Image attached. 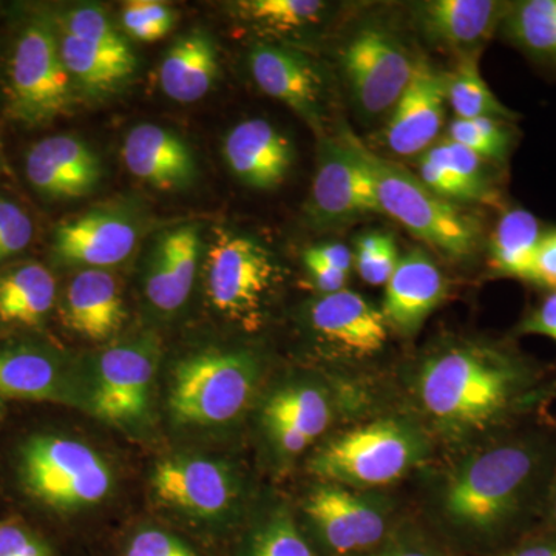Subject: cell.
<instances>
[{
	"instance_id": "4316f807",
	"label": "cell",
	"mask_w": 556,
	"mask_h": 556,
	"mask_svg": "<svg viewBox=\"0 0 556 556\" xmlns=\"http://www.w3.org/2000/svg\"><path fill=\"white\" fill-rule=\"evenodd\" d=\"M218 75V54L207 33L193 30L175 40L161 62L160 83L170 100L190 104L206 97Z\"/></svg>"
},
{
	"instance_id": "e575fe53",
	"label": "cell",
	"mask_w": 556,
	"mask_h": 556,
	"mask_svg": "<svg viewBox=\"0 0 556 556\" xmlns=\"http://www.w3.org/2000/svg\"><path fill=\"white\" fill-rule=\"evenodd\" d=\"M450 141L463 146L479 159L504 163L510 155L517 130L510 121L496 118L455 119L448 127Z\"/></svg>"
},
{
	"instance_id": "277c9868",
	"label": "cell",
	"mask_w": 556,
	"mask_h": 556,
	"mask_svg": "<svg viewBox=\"0 0 556 556\" xmlns=\"http://www.w3.org/2000/svg\"><path fill=\"white\" fill-rule=\"evenodd\" d=\"M340 135L364 161L382 214L396 219L413 236L448 258L463 262L475 257L482 240L477 218L437 195L401 164L372 152L350 129Z\"/></svg>"
},
{
	"instance_id": "8992f818",
	"label": "cell",
	"mask_w": 556,
	"mask_h": 556,
	"mask_svg": "<svg viewBox=\"0 0 556 556\" xmlns=\"http://www.w3.org/2000/svg\"><path fill=\"white\" fill-rule=\"evenodd\" d=\"M262 362L251 351H206L179 362L169 393L172 416L185 426L236 422L251 405Z\"/></svg>"
},
{
	"instance_id": "ac0fdd59",
	"label": "cell",
	"mask_w": 556,
	"mask_h": 556,
	"mask_svg": "<svg viewBox=\"0 0 556 556\" xmlns=\"http://www.w3.org/2000/svg\"><path fill=\"white\" fill-rule=\"evenodd\" d=\"M447 295L448 280L441 268L422 249H412L399 258L386 285L382 314L388 329L404 339L415 338Z\"/></svg>"
},
{
	"instance_id": "7dc6e473",
	"label": "cell",
	"mask_w": 556,
	"mask_h": 556,
	"mask_svg": "<svg viewBox=\"0 0 556 556\" xmlns=\"http://www.w3.org/2000/svg\"><path fill=\"white\" fill-rule=\"evenodd\" d=\"M303 262H305L306 269H308L311 283L320 292V295L334 294V292L346 288L350 274L331 268V266L317 262V260L303 257Z\"/></svg>"
},
{
	"instance_id": "ffe728a7",
	"label": "cell",
	"mask_w": 556,
	"mask_h": 556,
	"mask_svg": "<svg viewBox=\"0 0 556 556\" xmlns=\"http://www.w3.org/2000/svg\"><path fill=\"white\" fill-rule=\"evenodd\" d=\"M134 219L115 211H93L64 223L54 232V255L70 265L90 269L119 265L137 247Z\"/></svg>"
},
{
	"instance_id": "3957f363",
	"label": "cell",
	"mask_w": 556,
	"mask_h": 556,
	"mask_svg": "<svg viewBox=\"0 0 556 556\" xmlns=\"http://www.w3.org/2000/svg\"><path fill=\"white\" fill-rule=\"evenodd\" d=\"M431 452L433 439L413 417H378L324 442L308 470L320 482L375 492L426 464Z\"/></svg>"
},
{
	"instance_id": "d590c367",
	"label": "cell",
	"mask_w": 556,
	"mask_h": 556,
	"mask_svg": "<svg viewBox=\"0 0 556 556\" xmlns=\"http://www.w3.org/2000/svg\"><path fill=\"white\" fill-rule=\"evenodd\" d=\"M243 20L273 31L298 30L317 24L328 7L318 0H247L237 3Z\"/></svg>"
},
{
	"instance_id": "4dcf8cb0",
	"label": "cell",
	"mask_w": 556,
	"mask_h": 556,
	"mask_svg": "<svg viewBox=\"0 0 556 556\" xmlns=\"http://www.w3.org/2000/svg\"><path fill=\"white\" fill-rule=\"evenodd\" d=\"M500 31L530 60L556 70V0L508 2Z\"/></svg>"
},
{
	"instance_id": "ee69618b",
	"label": "cell",
	"mask_w": 556,
	"mask_h": 556,
	"mask_svg": "<svg viewBox=\"0 0 556 556\" xmlns=\"http://www.w3.org/2000/svg\"><path fill=\"white\" fill-rule=\"evenodd\" d=\"M515 332L518 336H544L556 342V292L547 294L529 313H526ZM554 391H556V383H554Z\"/></svg>"
},
{
	"instance_id": "c3c4849f",
	"label": "cell",
	"mask_w": 556,
	"mask_h": 556,
	"mask_svg": "<svg viewBox=\"0 0 556 556\" xmlns=\"http://www.w3.org/2000/svg\"><path fill=\"white\" fill-rule=\"evenodd\" d=\"M303 257L317 260L331 268L350 274L354 266V255L350 248L342 243L318 244L305 251Z\"/></svg>"
},
{
	"instance_id": "836d02e7",
	"label": "cell",
	"mask_w": 556,
	"mask_h": 556,
	"mask_svg": "<svg viewBox=\"0 0 556 556\" xmlns=\"http://www.w3.org/2000/svg\"><path fill=\"white\" fill-rule=\"evenodd\" d=\"M438 142L450 175L455 181L459 201H471L486 206H496L501 203L500 189L484 167L485 160L479 159L473 152L450 141L448 138Z\"/></svg>"
},
{
	"instance_id": "30bf717a",
	"label": "cell",
	"mask_w": 556,
	"mask_h": 556,
	"mask_svg": "<svg viewBox=\"0 0 556 556\" xmlns=\"http://www.w3.org/2000/svg\"><path fill=\"white\" fill-rule=\"evenodd\" d=\"M159 356V340L150 334L102 351L91 372L89 405L93 415L118 427L144 420Z\"/></svg>"
},
{
	"instance_id": "7402d4cb",
	"label": "cell",
	"mask_w": 556,
	"mask_h": 556,
	"mask_svg": "<svg viewBox=\"0 0 556 556\" xmlns=\"http://www.w3.org/2000/svg\"><path fill=\"white\" fill-rule=\"evenodd\" d=\"M226 163L249 188L276 189L287 179L294 161L291 141L266 119L237 124L225 139Z\"/></svg>"
},
{
	"instance_id": "7bdbcfd3",
	"label": "cell",
	"mask_w": 556,
	"mask_h": 556,
	"mask_svg": "<svg viewBox=\"0 0 556 556\" xmlns=\"http://www.w3.org/2000/svg\"><path fill=\"white\" fill-rule=\"evenodd\" d=\"M358 556H450L444 548L416 533L394 532L375 551Z\"/></svg>"
},
{
	"instance_id": "8d00e7d4",
	"label": "cell",
	"mask_w": 556,
	"mask_h": 556,
	"mask_svg": "<svg viewBox=\"0 0 556 556\" xmlns=\"http://www.w3.org/2000/svg\"><path fill=\"white\" fill-rule=\"evenodd\" d=\"M353 255L358 276L372 287H386L401 258L393 237L378 230L357 237Z\"/></svg>"
},
{
	"instance_id": "d4e9b609",
	"label": "cell",
	"mask_w": 556,
	"mask_h": 556,
	"mask_svg": "<svg viewBox=\"0 0 556 556\" xmlns=\"http://www.w3.org/2000/svg\"><path fill=\"white\" fill-rule=\"evenodd\" d=\"M73 380L60 358L33 346L0 350V397L72 402Z\"/></svg>"
},
{
	"instance_id": "f1b7e54d",
	"label": "cell",
	"mask_w": 556,
	"mask_h": 556,
	"mask_svg": "<svg viewBox=\"0 0 556 556\" xmlns=\"http://www.w3.org/2000/svg\"><path fill=\"white\" fill-rule=\"evenodd\" d=\"M61 43L62 60L70 78L78 80L84 89L109 91L129 78L137 68V58L130 50H113L64 33Z\"/></svg>"
},
{
	"instance_id": "83f0119b",
	"label": "cell",
	"mask_w": 556,
	"mask_h": 556,
	"mask_svg": "<svg viewBox=\"0 0 556 556\" xmlns=\"http://www.w3.org/2000/svg\"><path fill=\"white\" fill-rule=\"evenodd\" d=\"M543 233L532 212L522 207L504 211L489 240L490 269L496 276L532 283L533 262Z\"/></svg>"
},
{
	"instance_id": "f6af8a7d",
	"label": "cell",
	"mask_w": 556,
	"mask_h": 556,
	"mask_svg": "<svg viewBox=\"0 0 556 556\" xmlns=\"http://www.w3.org/2000/svg\"><path fill=\"white\" fill-rule=\"evenodd\" d=\"M496 556H556V530L538 526Z\"/></svg>"
},
{
	"instance_id": "8fae6325",
	"label": "cell",
	"mask_w": 556,
	"mask_h": 556,
	"mask_svg": "<svg viewBox=\"0 0 556 556\" xmlns=\"http://www.w3.org/2000/svg\"><path fill=\"white\" fill-rule=\"evenodd\" d=\"M11 98L14 112L25 123H49L67 110L72 100L70 75L60 39L49 22H33L17 40Z\"/></svg>"
},
{
	"instance_id": "d6a6232c",
	"label": "cell",
	"mask_w": 556,
	"mask_h": 556,
	"mask_svg": "<svg viewBox=\"0 0 556 556\" xmlns=\"http://www.w3.org/2000/svg\"><path fill=\"white\" fill-rule=\"evenodd\" d=\"M240 556H317L287 507H277L252 527Z\"/></svg>"
},
{
	"instance_id": "6da1fadb",
	"label": "cell",
	"mask_w": 556,
	"mask_h": 556,
	"mask_svg": "<svg viewBox=\"0 0 556 556\" xmlns=\"http://www.w3.org/2000/svg\"><path fill=\"white\" fill-rule=\"evenodd\" d=\"M408 390L417 422L448 447L466 452L511 430L554 388L543 369L508 343L456 339L417 358Z\"/></svg>"
},
{
	"instance_id": "44dd1931",
	"label": "cell",
	"mask_w": 556,
	"mask_h": 556,
	"mask_svg": "<svg viewBox=\"0 0 556 556\" xmlns=\"http://www.w3.org/2000/svg\"><path fill=\"white\" fill-rule=\"evenodd\" d=\"M249 67L255 84L268 97L283 102L311 126H318L324 78L305 54L260 43L249 54Z\"/></svg>"
},
{
	"instance_id": "5bb4252c",
	"label": "cell",
	"mask_w": 556,
	"mask_h": 556,
	"mask_svg": "<svg viewBox=\"0 0 556 556\" xmlns=\"http://www.w3.org/2000/svg\"><path fill=\"white\" fill-rule=\"evenodd\" d=\"M306 320L317 342L345 361L375 357L390 332L382 309L346 288L311 300Z\"/></svg>"
},
{
	"instance_id": "d6986e66",
	"label": "cell",
	"mask_w": 556,
	"mask_h": 556,
	"mask_svg": "<svg viewBox=\"0 0 556 556\" xmlns=\"http://www.w3.org/2000/svg\"><path fill=\"white\" fill-rule=\"evenodd\" d=\"M25 170L40 195L56 200L89 195L102 178L97 153L70 135H56L33 146Z\"/></svg>"
},
{
	"instance_id": "f35d334b",
	"label": "cell",
	"mask_w": 556,
	"mask_h": 556,
	"mask_svg": "<svg viewBox=\"0 0 556 556\" xmlns=\"http://www.w3.org/2000/svg\"><path fill=\"white\" fill-rule=\"evenodd\" d=\"M62 30L70 36L108 47V49L130 50L129 43L119 35L113 22L100 7H80V9L70 10L62 17Z\"/></svg>"
},
{
	"instance_id": "e0dca14e",
	"label": "cell",
	"mask_w": 556,
	"mask_h": 556,
	"mask_svg": "<svg viewBox=\"0 0 556 556\" xmlns=\"http://www.w3.org/2000/svg\"><path fill=\"white\" fill-rule=\"evenodd\" d=\"M508 2L496 0H427L413 7L417 30L442 50L459 58L481 54L500 30Z\"/></svg>"
},
{
	"instance_id": "681fc988",
	"label": "cell",
	"mask_w": 556,
	"mask_h": 556,
	"mask_svg": "<svg viewBox=\"0 0 556 556\" xmlns=\"http://www.w3.org/2000/svg\"><path fill=\"white\" fill-rule=\"evenodd\" d=\"M541 527L556 530V467L554 477H552L551 485L546 497V506H544L543 518H541Z\"/></svg>"
},
{
	"instance_id": "9a60e30c",
	"label": "cell",
	"mask_w": 556,
	"mask_h": 556,
	"mask_svg": "<svg viewBox=\"0 0 556 556\" xmlns=\"http://www.w3.org/2000/svg\"><path fill=\"white\" fill-rule=\"evenodd\" d=\"M447 91L445 73L417 56L415 72L401 94L382 131L383 146L397 156H420L444 126Z\"/></svg>"
},
{
	"instance_id": "b9f144b4",
	"label": "cell",
	"mask_w": 556,
	"mask_h": 556,
	"mask_svg": "<svg viewBox=\"0 0 556 556\" xmlns=\"http://www.w3.org/2000/svg\"><path fill=\"white\" fill-rule=\"evenodd\" d=\"M33 223L17 204L0 200V260L24 251L30 244Z\"/></svg>"
},
{
	"instance_id": "1f68e13d",
	"label": "cell",
	"mask_w": 556,
	"mask_h": 556,
	"mask_svg": "<svg viewBox=\"0 0 556 556\" xmlns=\"http://www.w3.org/2000/svg\"><path fill=\"white\" fill-rule=\"evenodd\" d=\"M447 105L457 119L496 118L517 121L514 110L506 108L490 89L479 72V54L459 58L455 68L445 73Z\"/></svg>"
},
{
	"instance_id": "4fadbf2b",
	"label": "cell",
	"mask_w": 556,
	"mask_h": 556,
	"mask_svg": "<svg viewBox=\"0 0 556 556\" xmlns=\"http://www.w3.org/2000/svg\"><path fill=\"white\" fill-rule=\"evenodd\" d=\"M161 503L203 521L222 522L240 507L241 479L223 460L174 456L161 460L152 475Z\"/></svg>"
},
{
	"instance_id": "603a6c76",
	"label": "cell",
	"mask_w": 556,
	"mask_h": 556,
	"mask_svg": "<svg viewBox=\"0 0 556 556\" xmlns=\"http://www.w3.org/2000/svg\"><path fill=\"white\" fill-rule=\"evenodd\" d=\"M123 156L131 175L160 190L188 189L199 172L189 146L155 124L134 127L124 142Z\"/></svg>"
},
{
	"instance_id": "484cf974",
	"label": "cell",
	"mask_w": 556,
	"mask_h": 556,
	"mask_svg": "<svg viewBox=\"0 0 556 556\" xmlns=\"http://www.w3.org/2000/svg\"><path fill=\"white\" fill-rule=\"evenodd\" d=\"M64 314L68 327L84 338L104 340L115 334L126 317L115 277L102 269L79 273L70 281Z\"/></svg>"
},
{
	"instance_id": "5b68a950",
	"label": "cell",
	"mask_w": 556,
	"mask_h": 556,
	"mask_svg": "<svg viewBox=\"0 0 556 556\" xmlns=\"http://www.w3.org/2000/svg\"><path fill=\"white\" fill-rule=\"evenodd\" d=\"M16 475L33 501L56 514L97 507L115 485L104 456L79 439L56 433H36L22 442Z\"/></svg>"
},
{
	"instance_id": "7a4b0ae2",
	"label": "cell",
	"mask_w": 556,
	"mask_h": 556,
	"mask_svg": "<svg viewBox=\"0 0 556 556\" xmlns=\"http://www.w3.org/2000/svg\"><path fill=\"white\" fill-rule=\"evenodd\" d=\"M438 478L431 518L459 546L500 554L543 518L556 467V438L544 430L506 431L466 450Z\"/></svg>"
},
{
	"instance_id": "60d3db41",
	"label": "cell",
	"mask_w": 556,
	"mask_h": 556,
	"mask_svg": "<svg viewBox=\"0 0 556 556\" xmlns=\"http://www.w3.org/2000/svg\"><path fill=\"white\" fill-rule=\"evenodd\" d=\"M0 556H56L49 541L20 519H0Z\"/></svg>"
},
{
	"instance_id": "f546056e",
	"label": "cell",
	"mask_w": 556,
	"mask_h": 556,
	"mask_svg": "<svg viewBox=\"0 0 556 556\" xmlns=\"http://www.w3.org/2000/svg\"><path fill=\"white\" fill-rule=\"evenodd\" d=\"M54 299V277L39 263H28L0 276V320L33 327L53 308Z\"/></svg>"
},
{
	"instance_id": "2e32d148",
	"label": "cell",
	"mask_w": 556,
	"mask_h": 556,
	"mask_svg": "<svg viewBox=\"0 0 556 556\" xmlns=\"http://www.w3.org/2000/svg\"><path fill=\"white\" fill-rule=\"evenodd\" d=\"M334 415L328 388L303 380L274 391L263 405L262 420L276 452L294 457L327 434Z\"/></svg>"
},
{
	"instance_id": "cb8c5ba5",
	"label": "cell",
	"mask_w": 556,
	"mask_h": 556,
	"mask_svg": "<svg viewBox=\"0 0 556 556\" xmlns=\"http://www.w3.org/2000/svg\"><path fill=\"white\" fill-rule=\"evenodd\" d=\"M201 254L200 229L167 230L153 247L146 276V295L161 313H175L188 302Z\"/></svg>"
},
{
	"instance_id": "74e56055",
	"label": "cell",
	"mask_w": 556,
	"mask_h": 556,
	"mask_svg": "<svg viewBox=\"0 0 556 556\" xmlns=\"http://www.w3.org/2000/svg\"><path fill=\"white\" fill-rule=\"evenodd\" d=\"M177 24V13L159 0H131L123 9V25L131 38L155 42L166 38Z\"/></svg>"
},
{
	"instance_id": "ba28073f",
	"label": "cell",
	"mask_w": 556,
	"mask_h": 556,
	"mask_svg": "<svg viewBox=\"0 0 556 556\" xmlns=\"http://www.w3.org/2000/svg\"><path fill=\"white\" fill-rule=\"evenodd\" d=\"M311 546L320 556H358L396 532L394 507L378 492L320 482L303 504Z\"/></svg>"
},
{
	"instance_id": "ab89813d",
	"label": "cell",
	"mask_w": 556,
	"mask_h": 556,
	"mask_svg": "<svg viewBox=\"0 0 556 556\" xmlns=\"http://www.w3.org/2000/svg\"><path fill=\"white\" fill-rule=\"evenodd\" d=\"M123 556H200L195 548L186 543L185 540L159 529V527H142L135 530L126 544H124Z\"/></svg>"
},
{
	"instance_id": "bcb514c9",
	"label": "cell",
	"mask_w": 556,
	"mask_h": 556,
	"mask_svg": "<svg viewBox=\"0 0 556 556\" xmlns=\"http://www.w3.org/2000/svg\"><path fill=\"white\" fill-rule=\"evenodd\" d=\"M532 285L556 292V228L544 230L533 262Z\"/></svg>"
},
{
	"instance_id": "9c48e42d",
	"label": "cell",
	"mask_w": 556,
	"mask_h": 556,
	"mask_svg": "<svg viewBox=\"0 0 556 556\" xmlns=\"http://www.w3.org/2000/svg\"><path fill=\"white\" fill-rule=\"evenodd\" d=\"M417 56L396 33L380 25L361 28L342 53L348 89L364 118L390 115L407 89Z\"/></svg>"
},
{
	"instance_id": "52a82bcc",
	"label": "cell",
	"mask_w": 556,
	"mask_h": 556,
	"mask_svg": "<svg viewBox=\"0 0 556 556\" xmlns=\"http://www.w3.org/2000/svg\"><path fill=\"white\" fill-rule=\"evenodd\" d=\"M204 266L212 306L248 331L262 327L281 280L273 252L251 237L218 229Z\"/></svg>"
},
{
	"instance_id": "7c38bea8",
	"label": "cell",
	"mask_w": 556,
	"mask_h": 556,
	"mask_svg": "<svg viewBox=\"0 0 556 556\" xmlns=\"http://www.w3.org/2000/svg\"><path fill=\"white\" fill-rule=\"evenodd\" d=\"M314 228L332 229L362 215L382 214L364 161L340 135L318 146L317 169L305 206Z\"/></svg>"
}]
</instances>
